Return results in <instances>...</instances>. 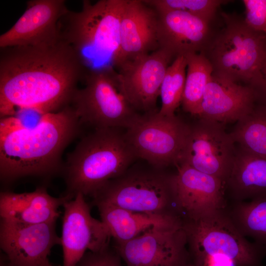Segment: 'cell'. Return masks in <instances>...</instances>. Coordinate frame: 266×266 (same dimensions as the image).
Segmentation results:
<instances>
[{
  "mask_svg": "<svg viewBox=\"0 0 266 266\" xmlns=\"http://www.w3.org/2000/svg\"><path fill=\"white\" fill-rule=\"evenodd\" d=\"M0 115L31 110L40 115L70 105L87 70L67 42L0 48Z\"/></svg>",
  "mask_w": 266,
  "mask_h": 266,
  "instance_id": "obj_1",
  "label": "cell"
},
{
  "mask_svg": "<svg viewBox=\"0 0 266 266\" xmlns=\"http://www.w3.org/2000/svg\"><path fill=\"white\" fill-rule=\"evenodd\" d=\"M82 124L71 105L40 116L31 127L0 135V176L10 182L27 176H48L63 170L66 147Z\"/></svg>",
  "mask_w": 266,
  "mask_h": 266,
  "instance_id": "obj_2",
  "label": "cell"
},
{
  "mask_svg": "<svg viewBox=\"0 0 266 266\" xmlns=\"http://www.w3.org/2000/svg\"><path fill=\"white\" fill-rule=\"evenodd\" d=\"M137 158L119 128L95 129L83 137L63 167L65 195L93 197L109 181L124 173Z\"/></svg>",
  "mask_w": 266,
  "mask_h": 266,
  "instance_id": "obj_3",
  "label": "cell"
},
{
  "mask_svg": "<svg viewBox=\"0 0 266 266\" xmlns=\"http://www.w3.org/2000/svg\"><path fill=\"white\" fill-rule=\"evenodd\" d=\"M127 0L82 1L81 10L67 11L59 22L61 39L75 50L88 69L115 68L120 28Z\"/></svg>",
  "mask_w": 266,
  "mask_h": 266,
  "instance_id": "obj_4",
  "label": "cell"
},
{
  "mask_svg": "<svg viewBox=\"0 0 266 266\" xmlns=\"http://www.w3.org/2000/svg\"><path fill=\"white\" fill-rule=\"evenodd\" d=\"M221 15L223 27L201 53L210 62L213 74L251 87L261 66L266 34L252 30L235 14Z\"/></svg>",
  "mask_w": 266,
  "mask_h": 266,
  "instance_id": "obj_5",
  "label": "cell"
},
{
  "mask_svg": "<svg viewBox=\"0 0 266 266\" xmlns=\"http://www.w3.org/2000/svg\"><path fill=\"white\" fill-rule=\"evenodd\" d=\"M93 198L95 205L105 203L138 213L179 216L176 208L173 174L155 167L128 169L106 183Z\"/></svg>",
  "mask_w": 266,
  "mask_h": 266,
  "instance_id": "obj_6",
  "label": "cell"
},
{
  "mask_svg": "<svg viewBox=\"0 0 266 266\" xmlns=\"http://www.w3.org/2000/svg\"><path fill=\"white\" fill-rule=\"evenodd\" d=\"M83 81L85 87L75 91L70 104L82 125L127 129L139 117L123 94L114 68L87 69Z\"/></svg>",
  "mask_w": 266,
  "mask_h": 266,
  "instance_id": "obj_7",
  "label": "cell"
},
{
  "mask_svg": "<svg viewBox=\"0 0 266 266\" xmlns=\"http://www.w3.org/2000/svg\"><path fill=\"white\" fill-rule=\"evenodd\" d=\"M183 227L194 260L219 255L238 266H262L266 246L248 242L222 210L195 220L183 221Z\"/></svg>",
  "mask_w": 266,
  "mask_h": 266,
  "instance_id": "obj_8",
  "label": "cell"
},
{
  "mask_svg": "<svg viewBox=\"0 0 266 266\" xmlns=\"http://www.w3.org/2000/svg\"><path fill=\"white\" fill-rule=\"evenodd\" d=\"M158 111L140 114L125 135L137 158L162 169L178 163L190 125L175 115L164 116Z\"/></svg>",
  "mask_w": 266,
  "mask_h": 266,
  "instance_id": "obj_9",
  "label": "cell"
},
{
  "mask_svg": "<svg viewBox=\"0 0 266 266\" xmlns=\"http://www.w3.org/2000/svg\"><path fill=\"white\" fill-rule=\"evenodd\" d=\"M234 143L231 133L226 132L223 124L200 119L195 125H190L177 164H186L225 183L236 152Z\"/></svg>",
  "mask_w": 266,
  "mask_h": 266,
  "instance_id": "obj_10",
  "label": "cell"
},
{
  "mask_svg": "<svg viewBox=\"0 0 266 266\" xmlns=\"http://www.w3.org/2000/svg\"><path fill=\"white\" fill-rule=\"evenodd\" d=\"M174 57L168 51L159 48L126 60L115 68L120 88L136 111L144 114L158 111L156 105L161 85Z\"/></svg>",
  "mask_w": 266,
  "mask_h": 266,
  "instance_id": "obj_11",
  "label": "cell"
},
{
  "mask_svg": "<svg viewBox=\"0 0 266 266\" xmlns=\"http://www.w3.org/2000/svg\"><path fill=\"white\" fill-rule=\"evenodd\" d=\"M183 223L150 229L115 249L127 266H188Z\"/></svg>",
  "mask_w": 266,
  "mask_h": 266,
  "instance_id": "obj_12",
  "label": "cell"
},
{
  "mask_svg": "<svg viewBox=\"0 0 266 266\" xmlns=\"http://www.w3.org/2000/svg\"><path fill=\"white\" fill-rule=\"evenodd\" d=\"M84 197L78 193L63 205V266H75L87 250L98 252L109 246L111 236L107 227L92 217Z\"/></svg>",
  "mask_w": 266,
  "mask_h": 266,
  "instance_id": "obj_13",
  "label": "cell"
},
{
  "mask_svg": "<svg viewBox=\"0 0 266 266\" xmlns=\"http://www.w3.org/2000/svg\"><path fill=\"white\" fill-rule=\"evenodd\" d=\"M173 174L176 208L183 221L195 220L222 210L224 185L221 179L200 171L185 163L176 165Z\"/></svg>",
  "mask_w": 266,
  "mask_h": 266,
  "instance_id": "obj_14",
  "label": "cell"
},
{
  "mask_svg": "<svg viewBox=\"0 0 266 266\" xmlns=\"http://www.w3.org/2000/svg\"><path fill=\"white\" fill-rule=\"evenodd\" d=\"M56 222L26 224L1 219L0 248L14 266H45L51 249L61 244Z\"/></svg>",
  "mask_w": 266,
  "mask_h": 266,
  "instance_id": "obj_15",
  "label": "cell"
},
{
  "mask_svg": "<svg viewBox=\"0 0 266 266\" xmlns=\"http://www.w3.org/2000/svg\"><path fill=\"white\" fill-rule=\"evenodd\" d=\"M65 0H30L16 22L0 36V47L40 46L61 39L59 22L67 11Z\"/></svg>",
  "mask_w": 266,
  "mask_h": 266,
  "instance_id": "obj_16",
  "label": "cell"
},
{
  "mask_svg": "<svg viewBox=\"0 0 266 266\" xmlns=\"http://www.w3.org/2000/svg\"><path fill=\"white\" fill-rule=\"evenodd\" d=\"M257 100L256 92L250 86L212 74L197 115L222 124L238 121L252 111Z\"/></svg>",
  "mask_w": 266,
  "mask_h": 266,
  "instance_id": "obj_17",
  "label": "cell"
},
{
  "mask_svg": "<svg viewBox=\"0 0 266 266\" xmlns=\"http://www.w3.org/2000/svg\"><path fill=\"white\" fill-rule=\"evenodd\" d=\"M159 14L143 0H127L120 28V48L115 68L122 62L159 48Z\"/></svg>",
  "mask_w": 266,
  "mask_h": 266,
  "instance_id": "obj_18",
  "label": "cell"
},
{
  "mask_svg": "<svg viewBox=\"0 0 266 266\" xmlns=\"http://www.w3.org/2000/svg\"><path fill=\"white\" fill-rule=\"evenodd\" d=\"M158 14L159 48L168 51L175 58L205 50L213 35L210 23L181 11Z\"/></svg>",
  "mask_w": 266,
  "mask_h": 266,
  "instance_id": "obj_19",
  "label": "cell"
},
{
  "mask_svg": "<svg viewBox=\"0 0 266 266\" xmlns=\"http://www.w3.org/2000/svg\"><path fill=\"white\" fill-rule=\"evenodd\" d=\"M72 199L67 195L54 197L42 187L23 193L2 191L0 194V218L26 224L56 221L60 216L59 207Z\"/></svg>",
  "mask_w": 266,
  "mask_h": 266,
  "instance_id": "obj_20",
  "label": "cell"
},
{
  "mask_svg": "<svg viewBox=\"0 0 266 266\" xmlns=\"http://www.w3.org/2000/svg\"><path fill=\"white\" fill-rule=\"evenodd\" d=\"M101 221L109 233L120 244L130 241L152 228L183 223L177 215H159L133 212L105 203L96 204Z\"/></svg>",
  "mask_w": 266,
  "mask_h": 266,
  "instance_id": "obj_21",
  "label": "cell"
},
{
  "mask_svg": "<svg viewBox=\"0 0 266 266\" xmlns=\"http://www.w3.org/2000/svg\"><path fill=\"white\" fill-rule=\"evenodd\" d=\"M225 185L239 201L266 196V158L240 148L236 152Z\"/></svg>",
  "mask_w": 266,
  "mask_h": 266,
  "instance_id": "obj_22",
  "label": "cell"
},
{
  "mask_svg": "<svg viewBox=\"0 0 266 266\" xmlns=\"http://www.w3.org/2000/svg\"><path fill=\"white\" fill-rule=\"evenodd\" d=\"M185 57L187 70L181 105L185 112L197 115L213 68L201 53H190Z\"/></svg>",
  "mask_w": 266,
  "mask_h": 266,
  "instance_id": "obj_23",
  "label": "cell"
},
{
  "mask_svg": "<svg viewBox=\"0 0 266 266\" xmlns=\"http://www.w3.org/2000/svg\"><path fill=\"white\" fill-rule=\"evenodd\" d=\"M231 133L241 149L266 158V105H255L249 114L237 121Z\"/></svg>",
  "mask_w": 266,
  "mask_h": 266,
  "instance_id": "obj_24",
  "label": "cell"
},
{
  "mask_svg": "<svg viewBox=\"0 0 266 266\" xmlns=\"http://www.w3.org/2000/svg\"><path fill=\"white\" fill-rule=\"evenodd\" d=\"M230 217L243 235L266 246V196L238 203Z\"/></svg>",
  "mask_w": 266,
  "mask_h": 266,
  "instance_id": "obj_25",
  "label": "cell"
},
{
  "mask_svg": "<svg viewBox=\"0 0 266 266\" xmlns=\"http://www.w3.org/2000/svg\"><path fill=\"white\" fill-rule=\"evenodd\" d=\"M187 61L185 56H177L167 68L162 82L160 96L162 106L158 113L173 116L181 104L185 80Z\"/></svg>",
  "mask_w": 266,
  "mask_h": 266,
  "instance_id": "obj_26",
  "label": "cell"
},
{
  "mask_svg": "<svg viewBox=\"0 0 266 266\" xmlns=\"http://www.w3.org/2000/svg\"><path fill=\"white\" fill-rule=\"evenodd\" d=\"M158 13L181 11L211 23L218 7L229 0H143Z\"/></svg>",
  "mask_w": 266,
  "mask_h": 266,
  "instance_id": "obj_27",
  "label": "cell"
},
{
  "mask_svg": "<svg viewBox=\"0 0 266 266\" xmlns=\"http://www.w3.org/2000/svg\"><path fill=\"white\" fill-rule=\"evenodd\" d=\"M246 25L255 31L266 34V0H243Z\"/></svg>",
  "mask_w": 266,
  "mask_h": 266,
  "instance_id": "obj_28",
  "label": "cell"
},
{
  "mask_svg": "<svg viewBox=\"0 0 266 266\" xmlns=\"http://www.w3.org/2000/svg\"><path fill=\"white\" fill-rule=\"evenodd\" d=\"M120 255L109 246L98 252H87L75 266H122Z\"/></svg>",
  "mask_w": 266,
  "mask_h": 266,
  "instance_id": "obj_29",
  "label": "cell"
},
{
  "mask_svg": "<svg viewBox=\"0 0 266 266\" xmlns=\"http://www.w3.org/2000/svg\"><path fill=\"white\" fill-rule=\"evenodd\" d=\"M251 87L256 92L258 100L266 105V40L261 66Z\"/></svg>",
  "mask_w": 266,
  "mask_h": 266,
  "instance_id": "obj_30",
  "label": "cell"
},
{
  "mask_svg": "<svg viewBox=\"0 0 266 266\" xmlns=\"http://www.w3.org/2000/svg\"><path fill=\"white\" fill-rule=\"evenodd\" d=\"M196 266H238L233 261L222 256H204L194 260Z\"/></svg>",
  "mask_w": 266,
  "mask_h": 266,
  "instance_id": "obj_31",
  "label": "cell"
},
{
  "mask_svg": "<svg viewBox=\"0 0 266 266\" xmlns=\"http://www.w3.org/2000/svg\"><path fill=\"white\" fill-rule=\"evenodd\" d=\"M0 266H14L7 259L5 256L0 257Z\"/></svg>",
  "mask_w": 266,
  "mask_h": 266,
  "instance_id": "obj_32",
  "label": "cell"
},
{
  "mask_svg": "<svg viewBox=\"0 0 266 266\" xmlns=\"http://www.w3.org/2000/svg\"><path fill=\"white\" fill-rule=\"evenodd\" d=\"M45 266H53L49 261H48L47 263L46 264Z\"/></svg>",
  "mask_w": 266,
  "mask_h": 266,
  "instance_id": "obj_33",
  "label": "cell"
},
{
  "mask_svg": "<svg viewBox=\"0 0 266 266\" xmlns=\"http://www.w3.org/2000/svg\"><path fill=\"white\" fill-rule=\"evenodd\" d=\"M189 266H195L194 265H189Z\"/></svg>",
  "mask_w": 266,
  "mask_h": 266,
  "instance_id": "obj_34",
  "label": "cell"
}]
</instances>
